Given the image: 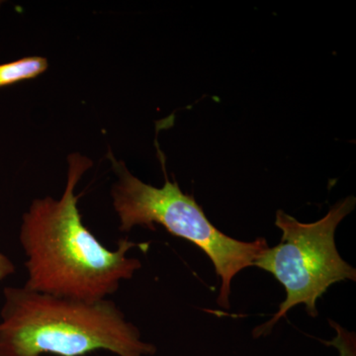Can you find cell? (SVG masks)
I'll use <instances>...</instances> for the list:
<instances>
[{"instance_id": "6", "label": "cell", "mask_w": 356, "mask_h": 356, "mask_svg": "<svg viewBox=\"0 0 356 356\" xmlns=\"http://www.w3.org/2000/svg\"><path fill=\"white\" fill-rule=\"evenodd\" d=\"M330 325L336 332V336L330 341H324L337 351L339 356H356L355 332H350L343 325L330 320Z\"/></svg>"}, {"instance_id": "5", "label": "cell", "mask_w": 356, "mask_h": 356, "mask_svg": "<svg viewBox=\"0 0 356 356\" xmlns=\"http://www.w3.org/2000/svg\"><path fill=\"white\" fill-rule=\"evenodd\" d=\"M47 58L27 57L0 65V88L35 79L48 69Z\"/></svg>"}, {"instance_id": "3", "label": "cell", "mask_w": 356, "mask_h": 356, "mask_svg": "<svg viewBox=\"0 0 356 356\" xmlns=\"http://www.w3.org/2000/svg\"><path fill=\"white\" fill-rule=\"evenodd\" d=\"M165 184L154 187L145 184L129 172L123 161L108 154L117 181L112 185L111 197L119 218V229L128 233L135 227L156 229V225L178 238H184L203 250L212 261L220 291L217 303L229 308V294L234 278L269 248L264 238L243 242L226 235L206 216L195 198L185 194L177 181L166 175L165 159L161 154Z\"/></svg>"}, {"instance_id": "1", "label": "cell", "mask_w": 356, "mask_h": 356, "mask_svg": "<svg viewBox=\"0 0 356 356\" xmlns=\"http://www.w3.org/2000/svg\"><path fill=\"white\" fill-rule=\"evenodd\" d=\"M67 184L60 199H35L23 215L19 241L27 257L25 288L86 302L108 298L121 283L132 280L142 262L128 257L134 248L147 252L149 243L121 238L110 250L86 226L79 213L76 187L92 166L79 154L67 158Z\"/></svg>"}, {"instance_id": "4", "label": "cell", "mask_w": 356, "mask_h": 356, "mask_svg": "<svg viewBox=\"0 0 356 356\" xmlns=\"http://www.w3.org/2000/svg\"><path fill=\"white\" fill-rule=\"evenodd\" d=\"M355 198L337 202L315 222H301L284 211L276 213L280 243L267 248L254 266L269 273L284 287L286 298L273 318L252 331L254 339L267 337L280 318L298 305L305 306L311 317H317V301L332 284L356 281V270L339 254L334 235L339 222L355 209Z\"/></svg>"}, {"instance_id": "7", "label": "cell", "mask_w": 356, "mask_h": 356, "mask_svg": "<svg viewBox=\"0 0 356 356\" xmlns=\"http://www.w3.org/2000/svg\"><path fill=\"white\" fill-rule=\"evenodd\" d=\"M15 273V266L13 261L0 252V281L6 280Z\"/></svg>"}, {"instance_id": "2", "label": "cell", "mask_w": 356, "mask_h": 356, "mask_svg": "<svg viewBox=\"0 0 356 356\" xmlns=\"http://www.w3.org/2000/svg\"><path fill=\"white\" fill-rule=\"evenodd\" d=\"M0 311V356H154L156 346L109 299L81 301L6 287Z\"/></svg>"}]
</instances>
